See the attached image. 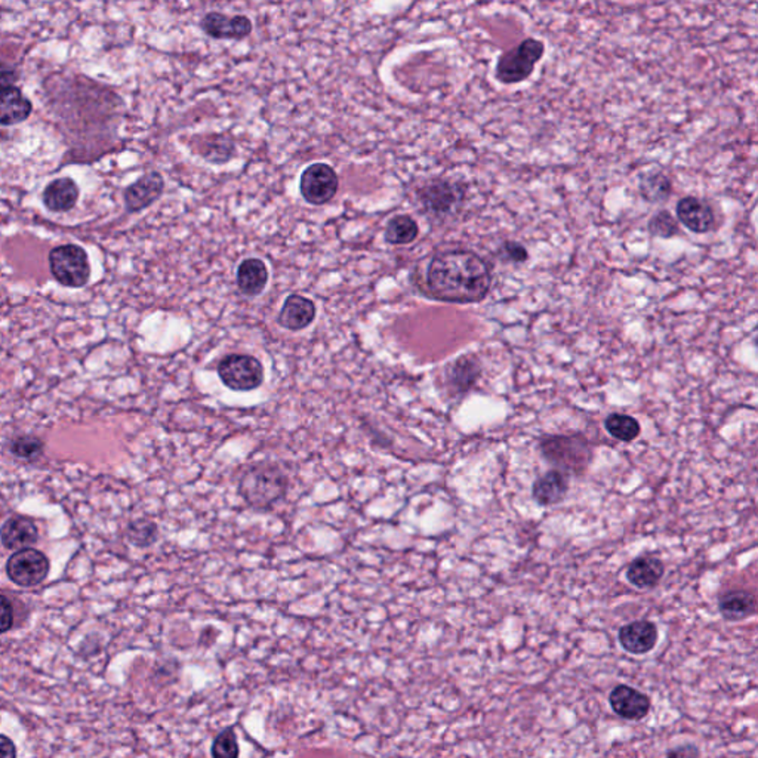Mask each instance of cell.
Segmentation results:
<instances>
[{
  "label": "cell",
  "instance_id": "6da1fadb",
  "mask_svg": "<svg viewBox=\"0 0 758 758\" xmlns=\"http://www.w3.org/2000/svg\"><path fill=\"white\" fill-rule=\"evenodd\" d=\"M492 272L486 261L468 250L437 252L428 262L421 291L428 298L451 304H475L492 288Z\"/></svg>",
  "mask_w": 758,
  "mask_h": 758
},
{
  "label": "cell",
  "instance_id": "7a4b0ae2",
  "mask_svg": "<svg viewBox=\"0 0 758 758\" xmlns=\"http://www.w3.org/2000/svg\"><path fill=\"white\" fill-rule=\"evenodd\" d=\"M288 477L276 465H257L241 475L239 494L251 508L267 511L284 498L288 492Z\"/></svg>",
  "mask_w": 758,
  "mask_h": 758
},
{
  "label": "cell",
  "instance_id": "3957f363",
  "mask_svg": "<svg viewBox=\"0 0 758 758\" xmlns=\"http://www.w3.org/2000/svg\"><path fill=\"white\" fill-rule=\"evenodd\" d=\"M539 451L545 461L564 475H581L590 467L593 459L592 444L587 437L576 434L544 436L539 442Z\"/></svg>",
  "mask_w": 758,
  "mask_h": 758
},
{
  "label": "cell",
  "instance_id": "277c9868",
  "mask_svg": "<svg viewBox=\"0 0 758 758\" xmlns=\"http://www.w3.org/2000/svg\"><path fill=\"white\" fill-rule=\"evenodd\" d=\"M52 277L64 288L80 289L91 281V262L82 246H55L48 255Z\"/></svg>",
  "mask_w": 758,
  "mask_h": 758
},
{
  "label": "cell",
  "instance_id": "5b68a950",
  "mask_svg": "<svg viewBox=\"0 0 758 758\" xmlns=\"http://www.w3.org/2000/svg\"><path fill=\"white\" fill-rule=\"evenodd\" d=\"M544 43L540 40L525 39L518 43V47L504 52L496 63V79L504 85H516L525 82L526 79L532 76L537 69L542 55H544Z\"/></svg>",
  "mask_w": 758,
  "mask_h": 758
},
{
  "label": "cell",
  "instance_id": "8992f818",
  "mask_svg": "<svg viewBox=\"0 0 758 758\" xmlns=\"http://www.w3.org/2000/svg\"><path fill=\"white\" fill-rule=\"evenodd\" d=\"M219 377L227 389L252 391L264 382V366L250 354H229L219 362Z\"/></svg>",
  "mask_w": 758,
  "mask_h": 758
},
{
  "label": "cell",
  "instance_id": "52a82bcc",
  "mask_svg": "<svg viewBox=\"0 0 758 758\" xmlns=\"http://www.w3.org/2000/svg\"><path fill=\"white\" fill-rule=\"evenodd\" d=\"M339 179L334 167L326 164L308 166L301 176L300 190L305 202L322 207L338 193Z\"/></svg>",
  "mask_w": 758,
  "mask_h": 758
},
{
  "label": "cell",
  "instance_id": "ba28073f",
  "mask_svg": "<svg viewBox=\"0 0 758 758\" xmlns=\"http://www.w3.org/2000/svg\"><path fill=\"white\" fill-rule=\"evenodd\" d=\"M49 560L42 551L35 549L20 550L9 557L6 573L12 582L20 587H36L47 580Z\"/></svg>",
  "mask_w": 758,
  "mask_h": 758
},
{
  "label": "cell",
  "instance_id": "9c48e42d",
  "mask_svg": "<svg viewBox=\"0 0 758 758\" xmlns=\"http://www.w3.org/2000/svg\"><path fill=\"white\" fill-rule=\"evenodd\" d=\"M464 196H465L464 184L454 183L447 179H434L420 190L421 205L424 207L428 214L436 215V217H444V215L455 212L456 208L463 203Z\"/></svg>",
  "mask_w": 758,
  "mask_h": 758
},
{
  "label": "cell",
  "instance_id": "30bf717a",
  "mask_svg": "<svg viewBox=\"0 0 758 758\" xmlns=\"http://www.w3.org/2000/svg\"><path fill=\"white\" fill-rule=\"evenodd\" d=\"M164 176H160L159 172H148L126 187L123 193L126 210L129 214H136L147 209L159 200L160 196L164 195Z\"/></svg>",
  "mask_w": 758,
  "mask_h": 758
},
{
  "label": "cell",
  "instance_id": "8fae6325",
  "mask_svg": "<svg viewBox=\"0 0 758 758\" xmlns=\"http://www.w3.org/2000/svg\"><path fill=\"white\" fill-rule=\"evenodd\" d=\"M609 704L616 716L630 721H640L650 712V698L631 686L618 685L609 695Z\"/></svg>",
  "mask_w": 758,
  "mask_h": 758
},
{
  "label": "cell",
  "instance_id": "7c38bea8",
  "mask_svg": "<svg viewBox=\"0 0 758 758\" xmlns=\"http://www.w3.org/2000/svg\"><path fill=\"white\" fill-rule=\"evenodd\" d=\"M203 32L214 39L240 40L252 33V21L245 16H227L221 12H209L200 23Z\"/></svg>",
  "mask_w": 758,
  "mask_h": 758
},
{
  "label": "cell",
  "instance_id": "4fadbf2b",
  "mask_svg": "<svg viewBox=\"0 0 758 758\" xmlns=\"http://www.w3.org/2000/svg\"><path fill=\"white\" fill-rule=\"evenodd\" d=\"M659 633L657 625L650 621H634L621 626L618 640L623 649L631 655H646L652 652L657 646Z\"/></svg>",
  "mask_w": 758,
  "mask_h": 758
},
{
  "label": "cell",
  "instance_id": "5bb4252c",
  "mask_svg": "<svg viewBox=\"0 0 758 758\" xmlns=\"http://www.w3.org/2000/svg\"><path fill=\"white\" fill-rule=\"evenodd\" d=\"M677 219L696 234H705L714 226V212L711 207L700 198L688 196L677 203Z\"/></svg>",
  "mask_w": 758,
  "mask_h": 758
},
{
  "label": "cell",
  "instance_id": "9a60e30c",
  "mask_svg": "<svg viewBox=\"0 0 758 758\" xmlns=\"http://www.w3.org/2000/svg\"><path fill=\"white\" fill-rule=\"evenodd\" d=\"M315 319V303L305 298V296L294 294L284 301L281 315L277 317V322L288 331L298 332L310 326Z\"/></svg>",
  "mask_w": 758,
  "mask_h": 758
},
{
  "label": "cell",
  "instance_id": "2e32d148",
  "mask_svg": "<svg viewBox=\"0 0 758 758\" xmlns=\"http://www.w3.org/2000/svg\"><path fill=\"white\" fill-rule=\"evenodd\" d=\"M80 190L74 179L64 176L48 184L42 193V202L49 212L64 214L73 209L78 203Z\"/></svg>",
  "mask_w": 758,
  "mask_h": 758
},
{
  "label": "cell",
  "instance_id": "e0dca14e",
  "mask_svg": "<svg viewBox=\"0 0 758 758\" xmlns=\"http://www.w3.org/2000/svg\"><path fill=\"white\" fill-rule=\"evenodd\" d=\"M39 538V532L30 518L24 516H12L0 528V539L5 549L12 551L30 549Z\"/></svg>",
  "mask_w": 758,
  "mask_h": 758
},
{
  "label": "cell",
  "instance_id": "ac0fdd59",
  "mask_svg": "<svg viewBox=\"0 0 758 758\" xmlns=\"http://www.w3.org/2000/svg\"><path fill=\"white\" fill-rule=\"evenodd\" d=\"M33 104L18 86L0 91V126L23 123L32 116Z\"/></svg>",
  "mask_w": 758,
  "mask_h": 758
},
{
  "label": "cell",
  "instance_id": "d6986e66",
  "mask_svg": "<svg viewBox=\"0 0 758 758\" xmlns=\"http://www.w3.org/2000/svg\"><path fill=\"white\" fill-rule=\"evenodd\" d=\"M568 490V475L561 471L551 470L533 483L532 496L539 506L551 507L560 504L566 498Z\"/></svg>",
  "mask_w": 758,
  "mask_h": 758
},
{
  "label": "cell",
  "instance_id": "ffe728a7",
  "mask_svg": "<svg viewBox=\"0 0 758 758\" xmlns=\"http://www.w3.org/2000/svg\"><path fill=\"white\" fill-rule=\"evenodd\" d=\"M482 375V366L475 356H464L452 363L447 372V385L454 396L468 393Z\"/></svg>",
  "mask_w": 758,
  "mask_h": 758
},
{
  "label": "cell",
  "instance_id": "44dd1931",
  "mask_svg": "<svg viewBox=\"0 0 758 758\" xmlns=\"http://www.w3.org/2000/svg\"><path fill=\"white\" fill-rule=\"evenodd\" d=\"M719 611L729 623H739L755 614L757 600L753 593L731 590L720 595Z\"/></svg>",
  "mask_w": 758,
  "mask_h": 758
},
{
  "label": "cell",
  "instance_id": "7402d4cb",
  "mask_svg": "<svg viewBox=\"0 0 758 758\" xmlns=\"http://www.w3.org/2000/svg\"><path fill=\"white\" fill-rule=\"evenodd\" d=\"M664 571V563L657 557H637L626 569V580L638 590H650L661 582Z\"/></svg>",
  "mask_w": 758,
  "mask_h": 758
},
{
  "label": "cell",
  "instance_id": "603a6c76",
  "mask_svg": "<svg viewBox=\"0 0 758 758\" xmlns=\"http://www.w3.org/2000/svg\"><path fill=\"white\" fill-rule=\"evenodd\" d=\"M269 282V270L264 261L248 258L239 265L238 288L246 296H257L264 292Z\"/></svg>",
  "mask_w": 758,
  "mask_h": 758
},
{
  "label": "cell",
  "instance_id": "cb8c5ba5",
  "mask_svg": "<svg viewBox=\"0 0 758 758\" xmlns=\"http://www.w3.org/2000/svg\"><path fill=\"white\" fill-rule=\"evenodd\" d=\"M420 234L418 222L409 215H397L390 219L385 229V240L390 245H409L416 240Z\"/></svg>",
  "mask_w": 758,
  "mask_h": 758
},
{
  "label": "cell",
  "instance_id": "d4e9b609",
  "mask_svg": "<svg viewBox=\"0 0 758 758\" xmlns=\"http://www.w3.org/2000/svg\"><path fill=\"white\" fill-rule=\"evenodd\" d=\"M604 427L614 439L625 443L634 442L642 432L638 421L625 413H611L604 420Z\"/></svg>",
  "mask_w": 758,
  "mask_h": 758
},
{
  "label": "cell",
  "instance_id": "484cf974",
  "mask_svg": "<svg viewBox=\"0 0 758 758\" xmlns=\"http://www.w3.org/2000/svg\"><path fill=\"white\" fill-rule=\"evenodd\" d=\"M640 193L649 202L661 203L673 193V184L662 172H650L640 179Z\"/></svg>",
  "mask_w": 758,
  "mask_h": 758
},
{
  "label": "cell",
  "instance_id": "4316f807",
  "mask_svg": "<svg viewBox=\"0 0 758 758\" xmlns=\"http://www.w3.org/2000/svg\"><path fill=\"white\" fill-rule=\"evenodd\" d=\"M128 538L133 545L145 549L150 545L155 544L157 539V526L152 520L147 518H140L129 525Z\"/></svg>",
  "mask_w": 758,
  "mask_h": 758
},
{
  "label": "cell",
  "instance_id": "83f0119b",
  "mask_svg": "<svg viewBox=\"0 0 758 758\" xmlns=\"http://www.w3.org/2000/svg\"><path fill=\"white\" fill-rule=\"evenodd\" d=\"M239 753L238 736L231 727L219 731L210 748L212 758H239Z\"/></svg>",
  "mask_w": 758,
  "mask_h": 758
},
{
  "label": "cell",
  "instance_id": "f1b7e54d",
  "mask_svg": "<svg viewBox=\"0 0 758 758\" xmlns=\"http://www.w3.org/2000/svg\"><path fill=\"white\" fill-rule=\"evenodd\" d=\"M43 449H45V444L39 437L36 436L16 437L11 444L12 454L16 458L26 459V461L39 458L42 455Z\"/></svg>",
  "mask_w": 758,
  "mask_h": 758
},
{
  "label": "cell",
  "instance_id": "f546056e",
  "mask_svg": "<svg viewBox=\"0 0 758 758\" xmlns=\"http://www.w3.org/2000/svg\"><path fill=\"white\" fill-rule=\"evenodd\" d=\"M649 231L657 238L669 239L678 233V226L668 210H659L650 219Z\"/></svg>",
  "mask_w": 758,
  "mask_h": 758
},
{
  "label": "cell",
  "instance_id": "4dcf8cb0",
  "mask_svg": "<svg viewBox=\"0 0 758 758\" xmlns=\"http://www.w3.org/2000/svg\"><path fill=\"white\" fill-rule=\"evenodd\" d=\"M14 624V607L6 595L0 594V634L11 630Z\"/></svg>",
  "mask_w": 758,
  "mask_h": 758
},
{
  "label": "cell",
  "instance_id": "1f68e13d",
  "mask_svg": "<svg viewBox=\"0 0 758 758\" xmlns=\"http://www.w3.org/2000/svg\"><path fill=\"white\" fill-rule=\"evenodd\" d=\"M502 252L506 253V257L513 262H525L529 258V252L518 241H506L502 246Z\"/></svg>",
  "mask_w": 758,
  "mask_h": 758
},
{
  "label": "cell",
  "instance_id": "d6a6232c",
  "mask_svg": "<svg viewBox=\"0 0 758 758\" xmlns=\"http://www.w3.org/2000/svg\"><path fill=\"white\" fill-rule=\"evenodd\" d=\"M16 80H18V71L9 64L0 63V91L16 86Z\"/></svg>",
  "mask_w": 758,
  "mask_h": 758
},
{
  "label": "cell",
  "instance_id": "836d02e7",
  "mask_svg": "<svg viewBox=\"0 0 758 758\" xmlns=\"http://www.w3.org/2000/svg\"><path fill=\"white\" fill-rule=\"evenodd\" d=\"M699 748L688 743V745H680V747L673 748L667 753V758H699Z\"/></svg>",
  "mask_w": 758,
  "mask_h": 758
},
{
  "label": "cell",
  "instance_id": "e575fe53",
  "mask_svg": "<svg viewBox=\"0 0 758 758\" xmlns=\"http://www.w3.org/2000/svg\"><path fill=\"white\" fill-rule=\"evenodd\" d=\"M16 745L8 736L0 735V758H16Z\"/></svg>",
  "mask_w": 758,
  "mask_h": 758
},
{
  "label": "cell",
  "instance_id": "d590c367",
  "mask_svg": "<svg viewBox=\"0 0 758 758\" xmlns=\"http://www.w3.org/2000/svg\"><path fill=\"white\" fill-rule=\"evenodd\" d=\"M0 513H2V509H0Z\"/></svg>",
  "mask_w": 758,
  "mask_h": 758
}]
</instances>
